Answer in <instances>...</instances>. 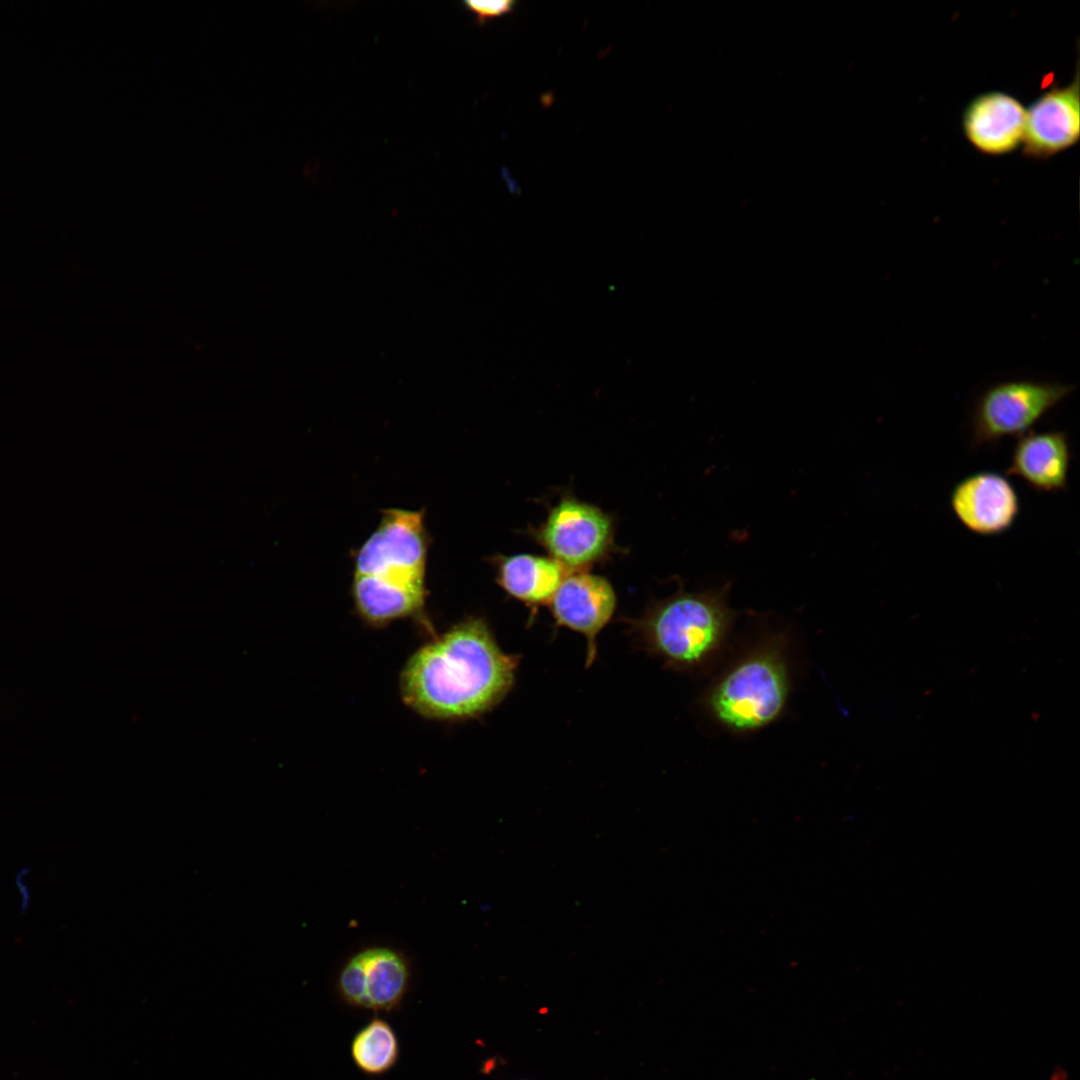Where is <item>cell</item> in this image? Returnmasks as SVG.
Returning <instances> with one entry per match:
<instances>
[{
    "label": "cell",
    "mask_w": 1080,
    "mask_h": 1080,
    "mask_svg": "<svg viewBox=\"0 0 1080 1080\" xmlns=\"http://www.w3.org/2000/svg\"><path fill=\"white\" fill-rule=\"evenodd\" d=\"M410 979L406 959L387 947H371L351 957L339 973L337 989L348 1005L391 1012L397 1009L408 990Z\"/></svg>",
    "instance_id": "obj_7"
},
{
    "label": "cell",
    "mask_w": 1080,
    "mask_h": 1080,
    "mask_svg": "<svg viewBox=\"0 0 1080 1080\" xmlns=\"http://www.w3.org/2000/svg\"><path fill=\"white\" fill-rule=\"evenodd\" d=\"M350 1051L355 1066L361 1072L379 1076L396 1065L400 1047L391 1025L375 1017L354 1035Z\"/></svg>",
    "instance_id": "obj_15"
},
{
    "label": "cell",
    "mask_w": 1080,
    "mask_h": 1080,
    "mask_svg": "<svg viewBox=\"0 0 1080 1080\" xmlns=\"http://www.w3.org/2000/svg\"><path fill=\"white\" fill-rule=\"evenodd\" d=\"M790 693L787 640L774 634L761 640L709 688L702 706L726 730H761L783 713Z\"/></svg>",
    "instance_id": "obj_3"
},
{
    "label": "cell",
    "mask_w": 1080,
    "mask_h": 1080,
    "mask_svg": "<svg viewBox=\"0 0 1080 1080\" xmlns=\"http://www.w3.org/2000/svg\"><path fill=\"white\" fill-rule=\"evenodd\" d=\"M950 506L958 521L980 536L1007 532L1020 513L1014 486L993 471L975 472L958 481L950 494Z\"/></svg>",
    "instance_id": "obj_9"
},
{
    "label": "cell",
    "mask_w": 1080,
    "mask_h": 1080,
    "mask_svg": "<svg viewBox=\"0 0 1080 1080\" xmlns=\"http://www.w3.org/2000/svg\"><path fill=\"white\" fill-rule=\"evenodd\" d=\"M534 536L568 572L583 571L608 556L614 525L599 507L565 496L549 510Z\"/></svg>",
    "instance_id": "obj_5"
},
{
    "label": "cell",
    "mask_w": 1080,
    "mask_h": 1080,
    "mask_svg": "<svg viewBox=\"0 0 1080 1080\" xmlns=\"http://www.w3.org/2000/svg\"><path fill=\"white\" fill-rule=\"evenodd\" d=\"M1025 122L1022 104L999 91L976 97L963 117L968 140L979 151L992 155L1013 151L1023 141Z\"/></svg>",
    "instance_id": "obj_12"
},
{
    "label": "cell",
    "mask_w": 1080,
    "mask_h": 1080,
    "mask_svg": "<svg viewBox=\"0 0 1080 1080\" xmlns=\"http://www.w3.org/2000/svg\"><path fill=\"white\" fill-rule=\"evenodd\" d=\"M496 581L530 608L548 604L568 571L549 556L515 554L496 559Z\"/></svg>",
    "instance_id": "obj_14"
},
{
    "label": "cell",
    "mask_w": 1080,
    "mask_h": 1080,
    "mask_svg": "<svg viewBox=\"0 0 1080 1080\" xmlns=\"http://www.w3.org/2000/svg\"><path fill=\"white\" fill-rule=\"evenodd\" d=\"M519 660L502 651L485 619L469 616L409 657L400 674V694L427 719L476 718L510 692Z\"/></svg>",
    "instance_id": "obj_1"
},
{
    "label": "cell",
    "mask_w": 1080,
    "mask_h": 1080,
    "mask_svg": "<svg viewBox=\"0 0 1080 1080\" xmlns=\"http://www.w3.org/2000/svg\"><path fill=\"white\" fill-rule=\"evenodd\" d=\"M351 593L361 619L372 626H384L395 620L420 616L427 590L425 581L354 574Z\"/></svg>",
    "instance_id": "obj_13"
},
{
    "label": "cell",
    "mask_w": 1080,
    "mask_h": 1080,
    "mask_svg": "<svg viewBox=\"0 0 1080 1080\" xmlns=\"http://www.w3.org/2000/svg\"><path fill=\"white\" fill-rule=\"evenodd\" d=\"M1072 459L1069 436L1064 431H1029L1018 437L1006 475L1016 476L1039 493L1067 489Z\"/></svg>",
    "instance_id": "obj_11"
},
{
    "label": "cell",
    "mask_w": 1080,
    "mask_h": 1080,
    "mask_svg": "<svg viewBox=\"0 0 1080 1080\" xmlns=\"http://www.w3.org/2000/svg\"><path fill=\"white\" fill-rule=\"evenodd\" d=\"M429 542L423 511L385 510L355 553L354 574L425 581Z\"/></svg>",
    "instance_id": "obj_6"
},
{
    "label": "cell",
    "mask_w": 1080,
    "mask_h": 1080,
    "mask_svg": "<svg viewBox=\"0 0 1080 1080\" xmlns=\"http://www.w3.org/2000/svg\"><path fill=\"white\" fill-rule=\"evenodd\" d=\"M730 586L687 592L681 585L630 620L629 630L640 647L666 667L702 668L720 653L735 622L736 612L728 604Z\"/></svg>",
    "instance_id": "obj_2"
},
{
    "label": "cell",
    "mask_w": 1080,
    "mask_h": 1080,
    "mask_svg": "<svg viewBox=\"0 0 1080 1080\" xmlns=\"http://www.w3.org/2000/svg\"><path fill=\"white\" fill-rule=\"evenodd\" d=\"M516 2L514 0H501V1H471L467 0L463 2V6L466 10L471 12L475 16V20L478 24L482 25L487 20L500 17L505 14L512 13L514 11Z\"/></svg>",
    "instance_id": "obj_16"
},
{
    "label": "cell",
    "mask_w": 1080,
    "mask_h": 1080,
    "mask_svg": "<svg viewBox=\"0 0 1080 1080\" xmlns=\"http://www.w3.org/2000/svg\"><path fill=\"white\" fill-rule=\"evenodd\" d=\"M548 605L559 626L585 637L586 666L592 665L597 653V637L616 610L617 597L611 583L586 570L568 572Z\"/></svg>",
    "instance_id": "obj_8"
},
{
    "label": "cell",
    "mask_w": 1080,
    "mask_h": 1080,
    "mask_svg": "<svg viewBox=\"0 0 1080 1080\" xmlns=\"http://www.w3.org/2000/svg\"><path fill=\"white\" fill-rule=\"evenodd\" d=\"M1074 390L1071 384L1011 380L987 388L976 400L971 415L973 448L1020 437Z\"/></svg>",
    "instance_id": "obj_4"
},
{
    "label": "cell",
    "mask_w": 1080,
    "mask_h": 1080,
    "mask_svg": "<svg viewBox=\"0 0 1080 1080\" xmlns=\"http://www.w3.org/2000/svg\"><path fill=\"white\" fill-rule=\"evenodd\" d=\"M28 872H29V869L27 867H25V868H22L21 870H19L17 872V875H16V884L19 887V892H20V895H21V911H22V913L26 912V910H27V908L29 906V900H30L29 891H28V888H27V886L25 885V882H24V877Z\"/></svg>",
    "instance_id": "obj_17"
},
{
    "label": "cell",
    "mask_w": 1080,
    "mask_h": 1080,
    "mask_svg": "<svg viewBox=\"0 0 1080 1080\" xmlns=\"http://www.w3.org/2000/svg\"><path fill=\"white\" fill-rule=\"evenodd\" d=\"M1080 135L1079 72L1065 87H1054L1026 110L1024 153L1050 157L1074 145Z\"/></svg>",
    "instance_id": "obj_10"
}]
</instances>
